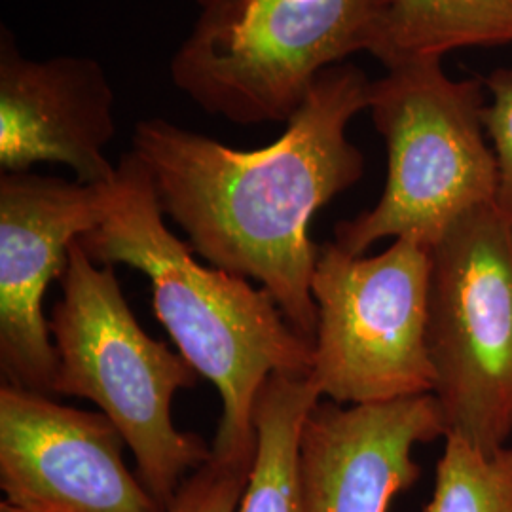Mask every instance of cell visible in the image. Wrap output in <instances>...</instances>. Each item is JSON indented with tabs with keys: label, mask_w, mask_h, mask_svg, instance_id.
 <instances>
[{
	"label": "cell",
	"mask_w": 512,
	"mask_h": 512,
	"mask_svg": "<svg viewBox=\"0 0 512 512\" xmlns=\"http://www.w3.org/2000/svg\"><path fill=\"white\" fill-rule=\"evenodd\" d=\"M444 440L423 512H512V448L488 454L458 435Z\"/></svg>",
	"instance_id": "14"
},
{
	"label": "cell",
	"mask_w": 512,
	"mask_h": 512,
	"mask_svg": "<svg viewBox=\"0 0 512 512\" xmlns=\"http://www.w3.org/2000/svg\"><path fill=\"white\" fill-rule=\"evenodd\" d=\"M126 440L103 412L0 387V488L27 512H164L129 473Z\"/></svg>",
	"instance_id": "9"
},
{
	"label": "cell",
	"mask_w": 512,
	"mask_h": 512,
	"mask_svg": "<svg viewBox=\"0 0 512 512\" xmlns=\"http://www.w3.org/2000/svg\"><path fill=\"white\" fill-rule=\"evenodd\" d=\"M372 80L351 63L321 74L285 133L256 150L175 126L141 120L133 152L147 165L158 202L194 253L213 268L255 279L272 294L293 329L315 342L311 294L319 245L315 213L365 173L363 152L348 137L368 109Z\"/></svg>",
	"instance_id": "1"
},
{
	"label": "cell",
	"mask_w": 512,
	"mask_h": 512,
	"mask_svg": "<svg viewBox=\"0 0 512 512\" xmlns=\"http://www.w3.org/2000/svg\"><path fill=\"white\" fill-rule=\"evenodd\" d=\"M171 57L173 84L239 126L289 124L313 84L349 55H374L387 0H198Z\"/></svg>",
	"instance_id": "5"
},
{
	"label": "cell",
	"mask_w": 512,
	"mask_h": 512,
	"mask_svg": "<svg viewBox=\"0 0 512 512\" xmlns=\"http://www.w3.org/2000/svg\"><path fill=\"white\" fill-rule=\"evenodd\" d=\"M512 44V0H387L374 57L397 63Z\"/></svg>",
	"instance_id": "12"
},
{
	"label": "cell",
	"mask_w": 512,
	"mask_h": 512,
	"mask_svg": "<svg viewBox=\"0 0 512 512\" xmlns=\"http://www.w3.org/2000/svg\"><path fill=\"white\" fill-rule=\"evenodd\" d=\"M253 463L211 456L186 476L183 486L164 512H238Z\"/></svg>",
	"instance_id": "15"
},
{
	"label": "cell",
	"mask_w": 512,
	"mask_h": 512,
	"mask_svg": "<svg viewBox=\"0 0 512 512\" xmlns=\"http://www.w3.org/2000/svg\"><path fill=\"white\" fill-rule=\"evenodd\" d=\"M61 291L48 321L59 359L54 393L101 408L131 448L139 480L165 509L186 473L213 456L200 435L171 420L175 393L198 384L200 374L141 329L114 268L97 266L80 239L69 251Z\"/></svg>",
	"instance_id": "4"
},
{
	"label": "cell",
	"mask_w": 512,
	"mask_h": 512,
	"mask_svg": "<svg viewBox=\"0 0 512 512\" xmlns=\"http://www.w3.org/2000/svg\"><path fill=\"white\" fill-rule=\"evenodd\" d=\"M446 437L433 393L393 403L315 404L300 435L304 512H387L421 476L418 444Z\"/></svg>",
	"instance_id": "11"
},
{
	"label": "cell",
	"mask_w": 512,
	"mask_h": 512,
	"mask_svg": "<svg viewBox=\"0 0 512 512\" xmlns=\"http://www.w3.org/2000/svg\"><path fill=\"white\" fill-rule=\"evenodd\" d=\"M431 256L433 395L446 435L492 454L512 435V215L476 209Z\"/></svg>",
	"instance_id": "7"
},
{
	"label": "cell",
	"mask_w": 512,
	"mask_h": 512,
	"mask_svg": "<svg viewBox=\"0 0 512 512\" xmlns=\"http://www.w3.org/2000/svg\"><path fill=\"white\" fill-rule=\"evenodd\" d=\"M486 103L484 80L448 76L440 57L397 63L372 80L366 110L387 148L384 192L372 209L336 226L334 243L355 256L404 236L433 249L458 220L497 203Z\"/></svg>",
	"instance_id": "3"
},
{
	"label": "cell",
	"mask_w": 512,
	"mask_h": 512,
	"mask_svg": "<svg viewBox=\"0 0 512 512\" xmlns=\"http://www.w3.org/2000/svg\"><path fill=\"white\" fill-rule=\"evenodd\" d=\"M0 512H27L23 511V509H18V507H14V505H10L8 501H2L0 503Z\"/></svg>",
	"instance_id": "17"
},
{
	"label": "cell",
	"mask_w": 512,
	"mask_h": 512,
	"mask_svg": "<svg viewBox=\"0 0 512 512\" xmlns=\"http://www.w3.org/2000/svg\"><path fill=\"white\" fill-rule=\"evenodd\" d=\"M321 393L310 378L274 374L258 393L255 461L238 512H304L300 486L302 425Z\"/></svg>",
	"instance_id": "13"
},
{
	"label": "cell",
	"mask_w": 512,
	"mask_h": 512,
	"mask_svg": "<svg viewBox=\"0 0 512 512\" xmlns=\"http://www.w3.org/2000/svg\"><path fill=\"white\" fill-rule=\"evenodd\" d=\"M488 103L484 124L499 165L497 205L512 215V71L497 69L484 80Z\"/></svg>",
	"instance_id": "16"
},
{
	"label": "cell",
	"mask_w": 512,
	"mask_h": 512,
	"mask_svg": "<svg viewBox=\"0 0 512 512\" xmlns=\"http://www.w3.org/2000/svg\"><path fill=\"white\" fill-rule=\"evenodd\" d=\"M116 167L107 215L80 243L101 266L126 264L147 274L158 321L219 391L213 456L253 463L260 389L274 374L310 378L313 344L266 289L194 258L192 247L167 228L152 175L133 150Z\"/></svg>",
	"instance_id": "2"
},
{
	"label": "cell",
	"mask_w": 512,
	"mask_h": 512,
	"mask_svg": "<svg viewBox=\"0 0 512 512\" xmlns=\"http://www.w3.org/2000/svg\"><path fill=\"white\" fill-rule=\"evenodd\" d=\"M431 268V247L408 236L376 256L319 245L310 380L321 397L353 406L433 393Z\"/></svg>",
	"instance_id": "6"
},
{
	"label": "cell",
	"mask_w": 512,
	"mask_h": 512,
	"mask_svg": "<svg viewBox=\"0 0 512 512\" xmlns=\"http://www.w3.org/2000/svg\"><path fill=\"white\" fill-rule=\"evenodd\" d=\"M116 95L103 65L86 55L31 59L8 29L0 35V167L25 173L42 162L71 167L76 181L109 184L118 167L105 148L116 133Z\"/></svg>",
	"instance_id": "10"
},
{
	"label": "cell",
	"mask_w": 512,
	"mask_h": 512,
	"mask_svg": "<svg viewBox=\"0 0 512 512\" xmlns=\"http://www.w3.org/2000/svg\"><path fill=\"white\" fill-rule=\"evenodd\" d=\"M116 179V177H114ZM112 183L86 184L31 171L0 177V368L4 384L55 395L57 351L42 313L76 239L107 215Z\"/></svg>",
	"instance_id": "8"
}]
</instances>
